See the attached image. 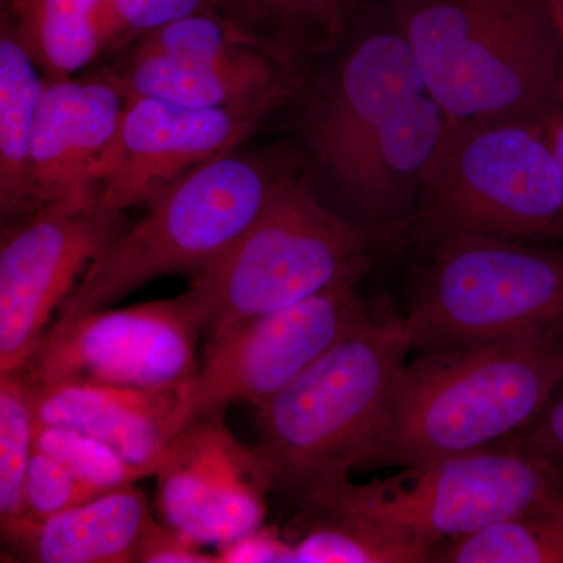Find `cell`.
I'll return each instance as SVG.
<instances>
[{
  "label": "cell",
  "instance_id": "3957f363",
  "mask_svg": "<svg viewBox=\"0 0 563 563\" xmlns=\"http://www.w3.org/2000/svg\"><path fill=\"white\" fill-rule=\"evenodd\" d=\"M410 350L404 317L379 307L357 332L261 404L252 450L268 492L302 504L350 477Z\"/></svg>",
  "mask_w": 563,
  "mask_h": 563
},
{
  "label": "cell",
  "instance_id": "6da1fadb",
  "mask_svg": "<svg viewBox=\"0 0 563 563\" xmlns=\"http://www.w3.org/2000/svg\"><path fill=\"white\" fill-rule=\"evenodd\" d=\"M563 383V335L428 351L404 363L361 472L484 450L536 420Z\"/></svg>",
  "mask_w": 563,
  "mask_h": 563
},
{
  "label": "cell",
  "instance_id": "f546056e",
  "mask_svg": "<svg viewBox=\"0 0 563 563\" xmlns=\"http://www.w3.org/2000/svg\"><path fill=\"white\" fill-rule=\"evenodd\" d=\"M507 442L520 444L531 453L563 465V383L536 420Z\"/></svg>",
  "mask_w": 563,
  "mask_h": 563
},
{
  "label": "cell",
  "instance_id": "d4e9b609",
  "mask_svg": "<svg viewBox=\"0 0 563 563\" xmlns=\"http://www.w3.org/2000/svg\"><path fill=\"white\" fill-rule=\"evenodd\" d=\"M35 407L24 373L0 374V525L24 515V485L36 450Z\"/></svg>",
  "mask_w": 563,
  "mask_h": 563
},
{
  "label": "cell",
  "instance_id": "52a82bcc",
  "mask_svg": "<svg viewBox=\"0 0 563 563\" xmlns=\"http://www.w3.org/2000/svg\"><path fill=\"white\" fill-rule=\"evenodd\" d=\"M563 492V465L520 444H493L368 484L350 477L299 504L301 510L340 515L431 554L439 544L531 510Z\"/></svg>",
  "mask_w": 563,
  "mask_h": 563
},
{
  "label": "cell",
  "instance_id": "4fadbf2b",
  "mask_svg": "<svg viewBox=\"0 0 563 563\" xmlns=\"http://www.w3.org/2000/svg\"><path fill=\"white\" fill-rule=\"evenodd\" d=\"M222 412L174 437L155 473L166 526L201 547L232 542L262 528L265 518L261 465L225 428Z\"/></svg>",
  "mask_w": 563,
  "mask_h": 563
},
{
  "label": "cell",
  "instance_id": "44dd1931",
  "mask_svg": "<svg viewBox=\"0 0 563 563\" xmlns=\"http://www.w3.org/2000/svg\"><path fill=\"white\" fill-rule=\"evenodd\" d=\"M355 9V0H221L218 11L302 70L339 43Z\"/></svg>",
  "mask_w": 563,
  "mask_h": 563
},
{
  "label": "cell",
  "instance_id": "ba28073f",
  "mask_svg": "<svg viewBox=\"0 0 563 563\" xmlns=\"http://www.w3.org/2000/svg\"><path fill=\"white\" fill-rule=\"evenodd\" d=\"M431 252L404 317L412 350L563 335V250L461 236Z\"/></svg>",
  "mask_w": 563,
  "mask_h": 563
},
{
  "label": "cell",
  "instance_id": "e575fe53",
  "mask_svg": "<svg viewBox=\"0 0 563 563\" xmlns=\"http://www.w3.org/2000/svg\"><path fill=\"white\" fill-rule=\"evenodd\" d=\"M548 512L551 514V517L554 518L555 523H558L559 529H561L563 537V492L554 501L548 504Z\"/></svg>",
  "mask_w": 563,
  "mask_h": 563
},
{
  "label": "cell",
  "instance_id": "83f0119b",
  "mask_svg": "<svg viewBox=\"0 0 563 563\" xmlns=\"http://www.w3.org/2000/svg\"><path fill=\"white\" fill-rule=\"evenodd\" d=\"M221 0H102L103 49L141 38L155 29L206 10H220Z\"/></svg>",
  "mask_w": 563,
  "mask_h": 563
},
{
  "label": "cell",
  "instance_id": "8fae6325",
  "mask_svg": "<svg viewBox=\"0 0 563 563\" xmlns=\"http://www.w3.org/2000/svg\"><path fill=\"white\" fill-rule=\"evenodd\" d=\"M331 57L299 80V133L324 173L346 152L428 95L412 51L385 2L355 9Z\"/></svg>",
  "mask_w": 563,
  "mask_h": 563
},
{
  "label": "cell",
  "instance_id": "5bb4252c",
  "mask_svg": "<svg viewBox=\"0 0 563 563\" xmlns=\"http://www.w3.org/2000/svg\"><path fill=\"white\" fill-rule=\"evenodd\" d=\"M268 107L191 109L150 98H128L96 209L124 211L195 166L235 151Z\"/></svg>",
  "mask_w": 563,
  "mask_h": 563
},
{
  "label": "cell",
  "instance_id": "9c48e42d",
  "mask_svg": "<svg viewBox=\"0 0 563 563\" xmlns=\"http://www.w3.org/2000/svg\"><path fill=\"white\" fill-rule=\"evenodd\" d=\"M363 276L351 274L301 302L210 336L206 358L169 420V443L191 422L222 412L229 404L268 401L357 332L373 313L357 290Z\"/></svg>",
  "mask_w": 563,
  "mask_h": 563
},
{
  "label": "cell",
  "instance_id": "cb8c5ba5",
  "mask_svg": "<svg viewBox=\"0 0 563 563\" xmlns=\"http://www.w3.org/2000/svg\"><path fill=\"white\" fill-rule=\"evenodd\" d=\"M547 507L548 504L439 544L432 562L563 563L562 532Z\"/></svg>",
  "mask_w": 563,
  "mask_h": 563
},
{
  "label": "cell",
  "instance_id": "d6986e66",
  "mask_svg": "<svg viewBox=\"0 0 563 563\" xmlns=\"http://www.w3.org/2000/svg\"><path fill=\"white\" fill-rule=\"evenodd\" d=\"M154 521L143 492L125 485L52 517L3 523L2 539L16 561L129 563Z\"/></svg>",
  "mask_w": 563,
  "mask_h": 563
},
{
  "label": "cell",
  "instance_id": "836d02e7",
  "mask_svg": "<svg viewBox=\"0 0 563 563\" xmlns=\"http://www.w3.org/2000/svg\"><path fill=\"white\" fill-rule=\"evenodd\" d=\"M544 3L563 38V0H544Z\"/></svg>",
  "mask_w": 563,
  "mask_h": 563
},
{
  "label": "cell",
  "instance_id": "d590c367",
  "mask_svg": "<svg viewBox=\"0 0 563 563\" xmlns=\"http://www.w3.org/2000/svg\"><path fill=\"white\" fill-rule=\"evenodd\" d=\"M559 101H561V106L563 107V54L561 65V80H559Z\"/></svg>",
  "mask_w": 563,
  "mask_h": 563
},
{
  "label": "cell",
  "instance_id": "7a4b0ae2",
  "mask_svg": "<svg viewBox=\"0 0 563 563\" xmlns=\"http://www.w3.org/2000/svg\"><path fill=\"white\" fill-rule=\"evenodd\" d=\"M446 118L544 124L563 38L544 0H384Z\"/></svg>",
  "mask_w": 563,
  "mask_h": 563
},
{
  "label": "cell",
  "instance_id": "277c9868",
  "mask_svg": "<svg viewBox=\"0 0 563 563\" xmlns=\"http://www.w3.org/2000/svg\"><path fill=\"white\" fill-rule=\"evenodd\" d=\"M292 166L231 151L195 166L146 202V214L91 263L55 321L109 309L166 274L206 268L257 220Z\"/></svg>",
  "mask_w": 563,
  "mask_h": 563
},
{
  "label": "cell",
  "instance_id": "603a6c76",
  "mask_svg": "<svg viewBox=\"0 0 563 563\" xmlns=\"http://www.w3.org/2000/svg\"><path fill=\"white\" fill-rule=\"evenodd\" d=\"M296 533L287 537L292 563H426L431 554L380 531L376 526L340 515L301 510Z\"/></svg>",
  "mask_w": 563,
  "mask_h": 563
},
{
  "label": "cell",
  "instance_id": "7c38bea8",
  "mask_svg": "<svg viewBox=\"0 0 563 563\" xmlns=\"http://www.w3.org/2000/svg\"><path fill=\"white\" fill-rule=\"evenodd\" d=\"M125 229L124 211L47 206L3 233L0 374L21 372L27 365L57 307Z\"/></svg>",
  "mask_w": 563,
  "mask_h": 563
},
{
  "label": "cell",
  "instance_id": "5b68a950",
  "mask_svg": "<svg viewBox=\"0 0 563 563\" xmlns=\"http://www.w3.org/2000/svg\"><path fill=\"white\" fill-rule=\"evenodd\" d=\"M369 235L321 202L295 168L257 220L184 292L202 333L284 309L369 268Z\"/></svg>",
  "mask_w": 563,
  "mask_h": 563
},
{
  "label": "cell",
  "instance_id": "ffe728a7",
  "mask_svg": "<svg viewBox=\"0 0 563 563\" xmlns=\"http://www.w3.org/2000/svg\"><path fill=\"white\" fill-rule=\"evenodd\" d=\"M11 21L0 36V207L3 218L35 213L31 188L33 124L44 80Z\"/></svg>",
  "mask_w": 563,
  "mask_h": 563
},
{
  "label": "cell",
  "instance_id": "d6a6232c",
  "mask_svg": "<svg viewBox=\"0 0 563 563\" xmlns=\"http://www.w3.org/2000/svg\"><path fill=\"white\" fill-rule=\"evenodd\" d=\"M544 135H547L548 144L553 151L555 162H558L563 184V107L555 111L550 120L544 122Z\"/></svg>",
  "mask_w": 563,
  "mask_h": 563
},
{
  "label": "cell",
  "instance_id": "2e32d148",
  "mask_svg": "<svg viewBox=\"0 0 563 563\" xmlns=\"http://www.w3.org/2000/svg\"><path fill=\"white\" fill-rule=\"evenodd\" d=\"M444 125L446 114L422 96L325 169L347 220L369 233L409 228Z\"/></svg>",
  "mask_w": 563,
  "mask_h": 563
},
{
  "label": "cell",
  "instance_id": "1f68e13d",
  "mask_svg": "<svg viewBox=\"0 0 563 563\" xmlns=\"http://www.w3.org/2000/svg\"><path fill=\"white\" fill-rule=\"evenodd\" d=\"M217 558L221 563H292V548L288 539H284L279 533L258 528L222 544Z\"/></svg>",
  "mask_w": 563,
  "mask_h": 563
},
{
  "label": "cell",
  "instance_id": "484cf974",
  "mask_svg": "<svg viewBox=\"0 0 563 563\" xmlns=\"http://www.w3.org/2000/svg\"><path fill=\"white\" fill-rule=\"evenodd\" d=\"M257 47L269 49L220 11L206 10L146 33L132 52L173 60L218 62L240 57Z\"/></svg>",
  "mask_w": 563,
  "mask_h": 563
},
{
  "label": "cell",
  "instance_id": "f1b7e54d",
  "mask_svg": "<svg viewBox=\"0 0 563 563\" xmlns=\"http://www.w3.org/2000/svg\"><path fill=\"white\" fill-rule=\"evenodd\" d=\"M103 493L109 492L99 490L84 483L57 459L35 450L25 476L22 517L35 518V520L52 517L91 501Z\"/></svg>",
  "mask_w": 563,
  "mask_h": 563
},
{
  "label": "cell",
  "instance_id": "7402d4cb",
  "mask_svg": "<svg viewBox=\"0 0 563 563\" xmlns=\"http://www.w3.org/2000/svg\"><path fill=\"white\" fill-rule=\"evenodd\" d=\"M102 0H13L14 32L47 80L68 79L103 51Z\"/></svg>",
  "mask_w": 563,
  "mask_h": 563
},
{
  "label": "cell",
  "instance_id": "8992f818",
  "mask_svg": "<svg viewBox=\"0 0 563 563\" xmlns=\"http://www.w3.org/2000/svg\"><path fill=\"white\" fill-rule=\"evenodd\" d=\"M409 229L429 251L461 236H563V184L536 122L446 118Z\"/></svg>",
  "mask_w": 563,
  "mask_h": 563
},
{
  "label": "cell",
  "instance_id": "ac0fdd59",
  "mask_svg": "<svg viewBox=\"0 0 563 563\" xmlns=\"http://www.w3.org/2000/svg\"><path fill=\"white\" fill-rule=\"evenodd\" d=\"M31 388L41 424L88 433L152 474L157 473L168 448L169 420L185 390L91 383L31 384Z\"/></svg>",
  "mask_w": 563,
  "mask_h": 563
},
{
  "label": "cell",
  "instance_id": "4dcf8cb0",
  "mask_svg": "<svg viewBox=\"0 0 563 563\" xmlns=\"http://www.w3.org/2000/svg\"><path fill=\"white\" fill-rule=\"evenodd\" d=\"M136 562L144 563H214L217 555L203 553L202 547L169 526L152 523L141 543Z\"/></svg>",
  "mask_w": 563,
  "mask_h": 563
},
{
  "label": "cell",
  "instance_id": "e0dca14e",
  "mask_svg": "<svg viewBox=\"0 0 563 563\" xmlns=\"http://www.w3.org/2000/svg\"><path fill=\"white\" fill-rule=\"evenodd\" d=\"M111 76L125 98L158 99L202 110H273L292 96L302 70L276 52L257 47L218 62L173 60L132 52L125 65Z\"/></svg>",
  "mask_w": 563,
  "mask_h": 563
},
{
  "label": "cell",
  "instance_id": "4316f807",
  "mask_svg": "<svg viewBox=\"0 0 563 563\" xmlns=\"http://www.w3.org/2000/svg\"><path fill=\"white\" fill-rule=\"evenodd\" d=\"M36 450L57 459L74 476L102 492L133 485L152 474L150 470L128 461L110 444L60 426L38 422Z\"/></svg>",
  "mask_w": 563,
  "mask_h": 563
},
{
  "label": "cell",
  "instance_id": "9a60e30c",
  "mask_svg": "<svg viewBox=\"0 0 563 563\" xmlns=\"http://www.w3.org/2000/svg\"><path fill=\"white\" fill-rule=\"evenodd\" d=\"M125 103L128 98L110 70L84 79L44 81L31 150L36 211L47 206L96 210Z\"/></svg>",
  "mask_w": 563,
  "mask_h": 563
},
{
  "label": "cell",
  "instance_id": "30bf717a",
  "mask_svg": "<svg viewBox=\"0 0 563 563\" xmlns=\"http://www.w3.org/2000/svg\"><path fill=\"white\" fill-rule=\"evenodd\" d=\"M199 322L184 295L55 321L21 369L32 385L91 383L165 390L198 373Z\"/></svg>",
  "mask_w": 563,
  "mask_h": 563
}]
</instances>
